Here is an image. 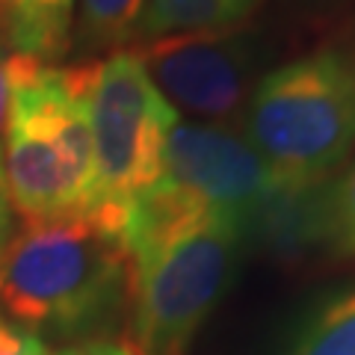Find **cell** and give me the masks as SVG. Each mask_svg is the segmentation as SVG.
I'll use <instances>...</instances> for the list:
<instances>
[{
    "instance_id": "1",
    "label": "cell",
    "mask_w": 355,
    "mask_h": 355,
    "mask_svg": "<svg viewBox=\"0 0 355 355\" xmlns=\"http://www.w3.org/2000/svg\"><path fill=\"white\" fill-rule=\"evenodd\" d=\"M130 293V258L95 214L27 222L0 249V320L36 338H92Z\"/></svg>"
},
{
    "instance_id": "2",
    "label": "cell",
    "mask_w": 355,
    "mask_h": 355,
    "mask_svg": "<svg viewBox=\"0 0 355 355\" xmlns=\"http://www.w3.org/2000/svg\"><path fill=\"white\" fill-rule=\"evenodd\" d=\"M3 175L24 222H53L95 210V151L83 104L80 65L9 57Z\"/></svg>"
},
{
    "instance_id": "3",
    "label": "cell",
    "mask_w": 355,
    "mask_h": 355,
    "mask_svg": "<svg viewBox=\"0 0 355 355\" xmlns=\"http://www.w3.org/2000/svg\"><path fill=\"white\" fill-rule=\"evenodd\" d=\"M243 133L282 184H329L355 154V51L323 44L266 71Z\"/></svg>"
},
{
    "instance_id": "4",
    "label": "cell",
    "mask_w": 355,
    "mask_h": 355,
    "mask_svg": "<svg viewBox=\"0 0 355 355\" xmlns=\"http://www.w3.org/2000/svg\"><path fill=\"white\" fill-rule=\"evenodd\" d=\"M80 86L95 151L92 214L119 234L125 207L163 175L166 137L181 116L128 48L80 65Z\"/></svg>"
},
{
    "instance_id": "5",
    "label": "cell",
    "mask_w": 355,
    "mask_h": 355,
    "mask_svg": "<svg viewBox=\"0 0 355 355\" xmlns=\"http://www.w3.org/2000/svg\"><path fill=\"white\" fill-rule=\"evenodd\" d=\"M246 222L214 214L133 272L130 352L184 355L234 275Z\"/></svg>"
},
{
    "instance_id": "6",
    "label": "cell",
    "mask_w": 355,
    "mask_h": 355,
    "mask_svg": "<svg viewBox=\"0 0 355 355\" xmlns=\"http://www.w3.org/2000/svg\"><path fill=\"white\" fill-rule=\"evenodd\" d=\"M142 69L175 113L196 121H225L246 110L266 74L270 44L249 24L207 33H178L142 42Z\"/></svg>"
},
{
    "instance_id": "7",
    "label": "cell",
    "mask_w": 355,
    "mask_h": 355,
    "mask_svg": "<svg viewBox=\"0 0 355 355\" xmlns=\"http://www.w3.org/2000/svg\"><path fill=\"white\" fill-rule=\"evenodd\" d=\"M163 178L243 222L275 187V175L246 133L216 121H175L166 137Z\"/></svg>"
},
{
    "instance_id": "8",
    "label": "cell",
    "mask_w": 355,
    "mask_h": 355,
    "mask_svg": "<svg viewBox=\"0 0 355 355\" xmlns=\"http://www.w3.org/2000/svg\"><path fill=\"white\" fill-rule=\"evenodd\" d=\"M74 0H0V30L15 53L39 62L71 48Z\"/></svg>"
},
{
    "instance_id": "9",
    "label": "cell",
    "mask_w": 355,
    "mask_h": 355,
    "mask_svg": "<svg viewBox=\"0 0 355 355\" xmlns=\"http://www.w3.org/2000/svg\"><path fill=\"white\" fill-rule=\"evenodd\" d=\"M261 3L263 0H148L137 27V42L243 27L258 15Z\"/></svg>"
},
{
    "instance_id": "10",
    "label": "cell",
    "mask_w": 355,
    "mask_h": 355,
    "mask_svg": "<svg viewBox=\"0 0 355 355\" xmlns=\"http://www.w3.org/2000/svg\"><path fill=\"white\" fill-rule=\"evenodd\" d=\"M148 0H74V24L71 44L83 60L121 51L137 39L139 18Z\"/></svg>"
},
{
    "instance_id": "11",
    "label": "cell",
    "mask_w": 355,
    "mask_h": 355,
    "mask_svg": "<svg viewBox=\"0 0 355 355\" xmlns=\"http://www.w3.org/2000/svg\"><path fill=\"white\" fill-rule=\"evenodd\" d=\"M284 355H355V284L311 311Z\"/></svg>"
},
{
    "instance_id": "12",
    "label": "cell",
    "mask_w": 355,
    "mask_h": 355,
    "mask_svg": "<svg viewBox=\"0 0 355 355\" xmlns=\"http://www.w3.org/2000/svg\"><path fill=\"white\" fill-rule=\"evenodd\" d=\"M320 249L335 261H355V154L326 187Z\"/></svg>"
},
{
    "instance_id": "13",
    "label": "cell",
    "mask_w": 355,
    "mask_h": 355,
    "mask_svg": "<svg viewBox=\"0 0 355 355\" xmlns=\"http://www.w3.org/2000/svg\"><path fill=\"white\" fill-rule=\"evenodd\" d=\"M0 355H48L42 338L0 320Z\"/></svg>"
},
{
    "instance_id": "14",
    "label": "cell",
    "mask_w": 355,
    "mask_h": 355,
    "mask_svg": "<svg viewBox=\"0 0 355 355\" xmlns=\"http://www.w3.org/2000/svg\"><path fill=\"white\" fill-rule=\"evenodd\" d=\"M53 355H133L128 343H119L113 338H101V335H92V338H80L69 343V347L57 349Z\"/></svg>"
},
{
    "instance_id": "15",
    "label": "cell",
    "mask_w": 355,
    "mask_h": 355,
    "mask_svg": "<svg viewBox=\"0 0 355 355\" xmlns=\"http://www.w3.org/2000/svg\"><path fill=\"white\" fill-rule=\"evenodd\" d=\"M12 222H15V207H12V198H9L3 160H0V249H3V243L12 237Z\"/></svg>"
},
{
    "instance_id": "16",
    "label": "cell",
    "mask_w": 355,
    "mask_h": 355,
    "mask_svg": "<svg viewBox=\"0 0 355 355\" xmlns=\"http://www.w3.org/2000/svg\"><path fill=\"white\" fill-rule=\"evenodd\" d=\"M9 95H12V77H9V57L0 53V154H3V130L9 116ZM3 160V157H0Z\"/></svg>"
},
{
    "instance_id": "17",
    "label": "cell",
    "mask_w": 355,
    "mask_h": 355,
    "mask_svg": "<svg viewBox=\"0 0 355 355\" xmlns=\"http://www.w3.org/2000/svg\"><path fill=\"white\" fill-rule=\"evenodd\" d=\"M299 6H305V9H335V6H340V3H347V0H296Z\"/></svg>"
},
{
    "instance_id": "18",
    "label": "cell",
    "mask_w": 355,
    "mask_h": 355,
    "mask_svg": "<svg viewBox=\"0 0 355 355\" xmlns=\"http://www.w3.org/2000/svg\"><path fill=\"white\" fill-rule=\"evenodd\" d=\"M349 48H352V51H355V39H352V42H349Z\"/></svg>"
}]
</instances>
